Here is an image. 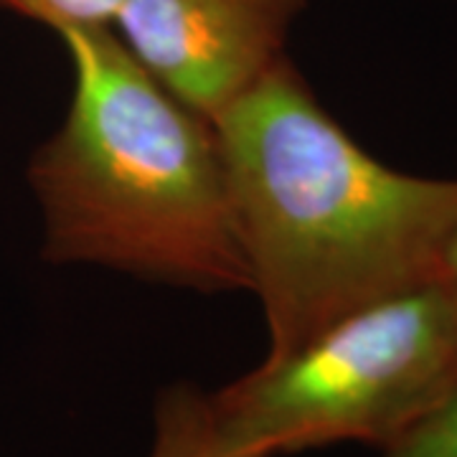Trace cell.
Masks as SVG:
<instances>
[{
    "instance_id": "obj_1",
    "label": "cell",
    "mask_w": 457,
    "mask_h": 457,
    "mask_svg": "<svg viewBox=\"0 0 457 457\" xmlns=\"http://www.w3.org/2000/svg\"><path fill=\"white\" fill-rule=\"evenodd\" d=\"M267 356L376 300L442 278L457 179L371 155L282 59L213 120Z\"/></svg>"
},
{
    "instance_id": "obj_2",
    "label": "cell",
    "mask_w": 457,
    "mask_h": 457,
    "mask_svg": "<svg viewBox=\"0 0 457 457\" xmlns=\"http://www.w3.org/2000/svg\"><path fill=\"white\" fill-rule=\"evenodd\" d=\"M59 38L71 102L26 165L44 262L206 295L249 293L212 120L155 82L112 29Z\"/></svg>"
},
{
    "instance_id": "obj_3",
    "label": "cell",
    "mask_w": 457,
    "mask_h": 457,
    "mask_svg": "<svg viewBox=\"0 0 457 457\" xmlns=\"http://www.w3.org/2000/svg\"><path fill=\"white\" fill-rule=\"evenodd\" d=\"M457 386V290L445 278L376 300L209 394L224 457L341 442L378 453Z\"/></svg>"
},
{
    "instance_id": "obj_4",
    "label": "cell",
    "mask_w": 457,
    "mask_h": 457,
    "mask_svg": "<svg viewBox=\"0 0 457 457\" xmlns=\"http://www.w3.org/2000/svg\"><path fill=\"white\" fill-rule=\"evenodd\" d=\"M308 0H122L112 33L186 107L216 120L287 59Z\"/></svg>"
},
{
    "instance_id": "obj_5",
    "label": "cell",
    "mask_w": 457,
    "mask_h": 457,
    "mask_svg": "<svg viewBox=\"0 0 457 457\" xmlns=\"http://www.w3.org/2000/svg\"><path fill=\"white\" fill-rule=\"evenodd\" d=\"M147 457H224L213 435L209 392L179 381L158 394Z\"/></svg>"
},
{
    "instance_id": "obj_6",
    "label": "cell",
    "mask_w": 457,
    "mask_h": 457,
    "mask_svg": "<svg viewBox=\"0 0 457 457\" xmlns=\"http://www.w3.org/2000/svg\"><path fill=\"white\" fill-rule=\"evenodd\" d=\"M122 0H0V8L18 18L64 33L74 29H110Z\"/></svg>"
},
{
    "instance_id": "obj_7",
    "label": "cell",
    "mask_w": 457,
    "mask_h": 457,
    "mask_svg": "<svg viewBox=\"0 0 457 457\" xmlns=\"http://www.w3.org/2000/svg\"><path fill=\"white\" fill-rule=\"evenodd\" d=\"M381 457H457V386L411 432L381 450Z\"/></svg>"
},
{
    "instance_id": "obj_8",
    "label": "cell",
    "mask_w": 457,
    "mask_h": 457,
    "mask_svg": "<svg viewBox=\"0 0 457 457\" xmlns=\"http://www.w3.org/2000/svg\"><path fill=\"white\" fill-rule=\"evenodd\" d=\"M442 278L457 290V219L450 231L447 246H445V254H442Z\"/></svg>"
}]
</instances>
